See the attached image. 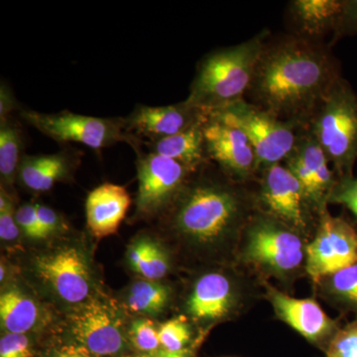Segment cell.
Returning a JSON list of instances; mask_svg holds the SVG:
<instances>
[{
	"instance_id": "cell-1",
	"label": "cell",
	"mask_w": 357,
	"mask_h": 357,
	"mask_svg": "<svg viewBox=\"0 0 357 357\" xmlns=\"http://www.w3.org/2000/svg\"><path fill=\"white\" fill-rule=\"evenodd\" d=\"M338 77L323 47L304 38L284 39L265 45L248 93L268 114L307 128Z\"/></svg>"
},
{
	"instance_id": "cell-2",
	"label": "cell",
	"mask_w": 357,
	"mask_h": 357,
	"mask_svg": "<svg viewBox=\"0 0 357 357\" xmlns=\"http://www.w3.org/2000/svg\"><path fill=\"white\" fill-rule=\"evenodd\" d=\"M195 174L160 217V229L192 252L211 255L236 234L243 222V202L227 183Z\"/></svg>"
},
{
	"instance_id": "cell-3",
	"label": "cell",
	"mask_w": 357,
	"mask_h": 357,
	"mask_svg": "<svg viewBox=\"0 0 357 357\" xmlns=\"http://www.w3.org/2000/svg\"><path fill=\"white\" fill-rule=\"evenodd\" d=\"M267 37L264 31L243 43L204 56L197 67L185 102L208 115L243 100Z\"/></svg>"
},
{
	"instance_id": "cell-4",
	"label": "cell",
	"mask_w": 357,
	"mask_h": 357,
	"mask_svg": "<svg viewBox=\"0 0 357 357\" xmlns=\"http://www.w3.org/2000/svg\"><path fill=\"white\" fill-rule=\"evenodd\" d=\"M28 273L45 295L70 310L98 294L91 255L79 239L63 241L35 253Z\"/></svg>"
},
{
	"instance_id": "cell-5",
	"label": "cell",
	"mask_w": 357,
	"mask_h": 357,
	"mask_svg": "<svg viewBox=\"0 0 357 357\" xmlns=\"http://www.w3.org/2000/svg\"><path fill=\"white\" fill-rule=\"evenodd\" d=\"M338 177L352 176L357 160V95L342 77L332 89L307 126Z\"/></svg>"
},
{
	"instance_id": "cell-6",
	"label": "cell",
	"mask_w": 357,
	"mask_h": 357,
	"mask_svg": "<svg viewBox=\"0 0 357 357\" xmlns=\"http://www.w3.org/2000/svg\"><path fill=\"white\" fill-rule=\"evenodd\" d=\"M20 116L26 123L59 144L79 143L100 152L117 143H126L136 153L144 144L128 132L124 117L89 116L69 110L44 114L28 109H21Z\"/></svg>"
},
{
	"instance_id": "cell-7",
	"label": "cell",
	"mask_w": 357,
	"mask_h": 357,
	"mask_svg": "<svg viewBox=\"0 0 357 357\" xmlns=\"http://www.w3.org/2000/svg\"><path fill=\"white\" fill-rule=\"evenodd\" d=\"M68 337L98 357H123L130 347L119 307L100 294L70 310Z\"/></svg>"
},
{
	"instance_id": "cell-8",
	"label": "cell",
	"mask_w": 357,
	"mask_h": 357,
	"mask_svg": "<svg viewBox=\"0 0 357 357\" xmlns=\"http://www.w3.org/2000/svg\"><path fill=\"white\" fill-rule=\"evenodd\" d=\"M210 114L245 134L255 151L257 170L280 164L291 153L299 137L296 134V124L281 121L245 100Z\"/></svg>"
},
{
	"instance_id": "cell-9",
	"label": "cell",
	"mask_w": 357,
	"mask_h": 357,
	"mask_svg": "<svg viewBox=\"0 0 357 357\" xmlns=\"http://www.w3.org/2000/svg\"><path fill=\"white\" fill-rule=\"evenodd\" d=\"M136 154L138 192L133 220H159L197 171L151 152Z\"/></svg>"
},
{
	"instance_id": "cell-10",
	"label": "cell",
	"mask_w": 357,
	"mask_h": 357,
	"mask_svg": "<svg viewBox=\"0 0 357 357\" xmlns=\"http://www.w3.org/2000/svg\"><path fill=\"white\" fill-rule=\"evenodd\" d=\"M248 260L274 273L292 272L304 260V245L295 229L273 218H258L248 230Z\"/></svg>"
},
{
	"instance_id": "cell-11",
	"label": "cell",
	"mask_w": 357,
	"mask_h": 357,
	"mask_svg": "<svg viewBox=\"0 0 357 357\" xmlns=\"http://www.w3.org/2000/svg\"><path fill=\"white\" fill-rule=\"evenodd\" d=\"M307 271L319 282L357 262V234L347 220L331 215L326 208L314 241L306 248Z\"/></svg>"
},
{
	"instance_id": "cell-12",
	"label": "cell",
	"mask_w": 357,
	"mask_h": 357,
	"mask_svg": "<svg viewBox=\"0 0 357 357\" xmlns=\"http://www.w3.org/2000/svg\"><path fill=\"white\" fill-rule=\"evenodd\" d=\"M204 146L208 161L237 178H248L257 171L256 155L245 134L213 114L204 121Z\"/></svg>"
},
{
	"instance_id": "cell-13",
	"label": "cell",
	"mask_w": 357,
	"mask_h": 357,
	"mask_svg": "<svg viewBox=\"0 0 357 357\" xmlns=\"http://www.w3.org/2000/svg\"><path fill=\"white\" fill-rule=\"evenodd\" d=\"M260 199L270 217L295 230L306 229L304 190L285 166L264 169Z\"/></svg>"
},
{
	"instance_id": "cell-14",
	"label": "cell",
	"mask_w": 357,
	"mask_h": 357,
	"mask_svg": "<svg viewBox=\"0 0 357 357\" xmlns=\"http://www.w3.org/2000/svg\"><path fill=\"white\" fill-rule=\"evenodd\" d=\"M204 116L185 100L165 107L138 105L124 119L128 132L148 143L183 132Z\"/></svg>"
},
{
	"instance_id": "cell-15",
	"label": "cell",
	"mask_w": 357,
	"mask_h": 357,
	"mask_svg": "<svg viewBox=\"0 0 357 357\" xmlns=\"http://www.w3.org/2000/svg\"><path fill=\"white\" fill-rule=\"evenodd\" d=\"M236 301V286L227 274L206 272L192 284L185 299V311L194 323L211 326L229 316Z\"/></svg>"
},
{
	"instance_id": "cell-16",
	"label": "cell",
	"mask_w": 357,
	"mask_h": 357,
	"mask_svg": "<svg viewBox=\"0 0 357 357\" xmlns=\"http://www.w3.org/2000/svg\"><path fill=\"white\" fill-rule=\"evenodd\" d=\"M83 156L81 150L72 147L54 154H25L18 170L17 181L31 192L50 191L58 183H68L74 178Z\"/></svg>"
},
{
	"instance_id": "cell-17",
	"label": "cell",
	"mask_w": 357,
	"mask_h": 357,
	"mask_svg": "<svg viewBox=\"0 0 357 357\" xmlns=\"http://www.w3.org/2000/svg\"><path fill=\"white\" fill-rule=\"evenodd\" d=\"M270 301L277 316L311 342H319L337 332L335 321L316 301L297 299L277 290L270 291Z\"/></svg>"
},
{
	"instance_id": "cell-18",
	"label": "cell",
	"mask_w": 357,
	"mask_h": 357,
	"mask_svg": "<svg viewBox=\"0 0 357 357\" xmlns=\"http://www.w3.org/2000/svg\"><path fill=\"white\" fill-rule=\"evenodd\" d=\"M131 204L123 185L105 183L89 192L86 199V225L98 239L116 234Z\"/></svg>"
},
{
	"instance_id": "cell-19",
	"label": "cell",
	"mask_w": 357,
	"mask_h": 357,
	"mask_svg": "<svg viewBox=\"0 0 357 357\" xmlns=\"http://www.w3.org/2000/svg\"><path fill=\"white\" fill-rule=\"evenodd\" d=\"M43 319L38 301L15 285L2 289L0 296V321L3 333H28L35 332Z\"/></svg>"
},
{
	"instance_id": "cell-20",
	"label": "cell",
	"mask_w": 357,
	"mask_h": 357,
	"mask_svg": "<svg viewBox=\"0 0 357 357\" xmlns=\"http://www.w3.org/2000/svg\"><path fill=\"white\" fill-rule=\"evenodd\" d=\"M162 243L158 236L146 232L134 237L129 244L126 262L139 278L161 281L170 272V252Z\"/></svg>"
},
{
	"instance_id": "cell-21",
	"label": "cell",
	"mask_w": 357,
	"mask_h": 357,
	"mask_svg": "<svg viewBox=\"0 0 357 357\" xmlns=\"http://www.w3.org/2000/svg\"><path fill=\"white\" fill-rule=\"evenodd\" d=\"M206 116L183 132L144 144L151 153L168 157L192 170L198 171L210 162L204 146V121Z\"/></svg>"
},
{
	"instance_id": "cell-22",
	"label": "cell",
	"mask_w": 357,
	"mask_h": 357,
	"mask_svg": "<svg viewBox=\"0 0 357 357\" xmlns=\"http://www.w3.org/2000/svg\"><path fill=\"white\" fill-rule=\"evenodd\" d=\"M290 4L293 20L307 37L335 31L344 9V0H295Z\"/></svg>"
},
{
	"instance_id": "cell-23",
	"label": "cell",
	"mask_w": 357,
	"mask_h": 357,
	"mask_svg": "<svg viewBox=\"0 0 357 357\" xmlns=\"http://www.w3.org/2000/svg\"><path fill=\"white\" fill-rule=\"evenodd\" d=\"M25 137L20 122L10 117L0 122V180L1 188L15 195L14 184L24 157Z\"/></svg>"
},
{
	"instance_id": "cell-24",
	"label": "cell",
	"mask_w": 357,
	"mask_h": 357,
	"mask_svg": "<svg viewBox=\"0 0 357 357\" xmlns=\"http://www.w3.org/2000/svg\"><path fill=\"white\" fill-rule=\"evenodd\" d=\"M172 299V290L161 281L139 278L124 292V306L129 312L145 317H157L166 311Z\"/></svg>"
},
{
	"instance_id": "cell-25",
	"label": "cell",
	"mask_w": 357,
	"mask_h": 357,
	"mask_svg": "<svg viewBox=\"0 0 357 357\" xmlns=\"http://www.w3.org/2000/svg\"><path fill=\"white\" fill-rule=\"evenodd\" d=\"M326 280L333 298L357 312V262L326 277Z\"/></svg>"
},
{
	"instance_id": "cell-26",
	"label": "cell",
	"mask_w": 357,
	"mask_h": 357,
	"mask_svg": "<svg viewBox=\"0 0 357 357\" xmlns=\"http://www.w3.org/2000/svg\"><path fill=\"white\" fill-rule=\"evenodd\" d=\"M15 195L0 188V238L6 248H20L22 232L16 222Z\"/></svg>"
},
{
	"instance_id": "cell-27",
	"label": "cell",
	"mask_w": 357,
	"mask_h": 357,
	"mask_svg": "<svg viewBox=\"0 0 357 357\" xmlns=\"http://www.w3.org/2000/svg\"><path fill=\"white\" fill-rule=\"evenodd\" d=\"M128 340L137 354H153L161 349L159 326L149 318L134 319L128 328Z\"/></svg>"
},
{
	"instance_id": "cell-28",
	"label": "cell",
	"mask_w": 357,
	"mask_h": 357,
	"mask_svg": "<svg viewBox=\"0 0 357 357\" xmlns=\"http://www.w3.org/2000/svg\"><path fill=\"white\" fill-rule=\"evenodd\" d=\"M159 340L161 349L165 351H181L191 349V326L183 318L169 319L159 326Z\"/></svg>"
},
{
	"instance_id": "cell-29",
	"label": "cell",
	"mask_w": 357,
	"mask_h": 357,
	"mask_svg": "<svg viewBox=\"0 0 357 357\" xmlns=\"http://www.w3.org/2000/svg\"><path fill=\"white\" fill-rule=\"evenodd\" d=\"M326 354V357H357V321L333 335Z\"/></svg>"
},
{
	"instance_id": "cell-30",
	"label": "cell",
	"mask_w": 357,
	"mask_h": 357,
	"mask_svg": "<svg viewBox=\"0 0 357 357\" xmlns=\"http://www.w3.org/2000/svg\"><path fill=\"white\" fill-rule=\"evenodd\" d=\"M31 337L23 333H2L0 357H36Z\"/></svg>"
},
{
	"instance_id": "cell-31",
	"label": "cell",
	"mask_w": 357,
	"mask_h": 357,
	"mask_svg": "<svg viewBox=\"0 0 357 357\" xmlns=\"http://www.w3.org/2000/svg\"><path fill=\"white\" fill-rule=\"evenodd\" d=\"M328 203L344 204L357 218V177L338 178L331 191Z\"/></svg>"
},
{
	"instance_id": "cell-32",
	"label": "cell",
	"mask_w": 357,
	"mask_h": 357,
	"mask_svg": "<svg viewBox=\"0 0 357 357\" xmlns=\"http://www.w3.org/2000/svg\"><path fill=\"white\" fill-rule=\"evenodd\" d=\"M36 208L44 239L63 236L68 231V223L57 211L40 204H36Z\"/></svg>"
},
{
	"instance_id": "cell-33",
	"label": "cell",
	"mask_w": 357,
	"mask_h": 357,
	"mask_svg": "<svg viewBox=\"0 0 357 357\" xmlns=\"http://www.w3.org/2000/svg\"><path fill=\"white\" fill-rule=\"evenodd\" d=\"M15 217L22 236L30 241H44L37 215L36 204H22L16 210Z\"/></svg>"
},
{
	"instance_id": "cell-34",
	"label": "cell",
	"mask_w": 357,
	"mask_h": 357,
	"mask_svg": "<svg viewBox=\"0 0 357 357\" xmlns=\"http://www.w3.org/2000/svg\"><path fill=\"white\" fill-rule=\"evenodd\" d=\"M36 357H98L70 338H63L47 344Z\"/></svg>"
},
{
	"instance_id": "cell-35",
	"label": "cell",
	"mask_w": 357,
	"mask_h": 357,
	"mask_svg": "<svg viewBox=\"0 0 357 357\" xmlns=\"http://www.w3.org/2000/svg\"><path fill=\"white\" fill-rule=\"evenodd\" d=\"M357 32V0H344V9L335 34Z\"/></svg>"
},
{
	"instance_id": "cell-36",
	"label": "cell",
	"mask_w": 357,
	"mask_h": 357,
	"mask_svg": "<svg viewBox=\"0 0 357 357\" xmlns=\"http://www.w3.org/2000/svg\"><path fill=\"white\" fill-rule=\"evenodd\" d=\"M20 109L13 89L2 82L0 84V122L10 119L14 110Z\"/></svg>"
},
{
	"instance_id": "cell-37",
	"label": "cell",
	"mask_w": 357,
	"mask_h": 357,
	"mask_svg": "<svg viewBox=\"0 0 357 357\" xmlns=\"http://www.w3.org/2000/svg\"><path fill=\"white\" fill-rule=\"evenodd\" d=\"M152 357H195L194 352L191 349H185L181 351H168L165 349H160V351L151 354Z\"/></svg>"
},
{
	"instance_id": "cell-38",
	"label": "cell",
	"mask_w": 357,
	"mask_h": 357,
	"mask_svg": "<svg viewBox=\"0 0 357 357\" xmlns=\"http://www.w3.org/2000/svg\"><path fill=\"white\" fill-rule=\"evenodd\" d=\"M132 357H152L151 354H137L136 356H134Z\"/></svg>"
}]
</instances>
